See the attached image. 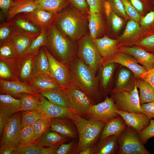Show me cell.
Instances as JSON below:
<instances>
[{"label": "cell", "mask_w": 154, "mask_h": 154, "mask_svg": "<svg viewBox=\"0 0 154 154\" xmlns=\"http://www.w3.org/2000/svg\"><path fill=\"white\" fill-rule=\"evenodd\" d=\"M71 5L58 14L54 25L73 40H79L86 35L88 17Z\"/></svg>", "instance_id": "6da1fadb"}, {"label": "cell", "mask_w": 154, "mask_h": 154, "mask_svg": "<svg viewBox=\"0 0 154 154\" xmlns=\"http://www.w3.org/2000/svg\"><path fill=\"white\" fill-rule=\"evenodd\" d=\"M68 67L71 83L99 103L101 93L95 72L77 57Z\"/></svg>", "instance_id": "7a4b0ae2"}, {"label": "cell", "mask_w": 154, "mask_h": 154, "mask_svg": "<svg viewBox=\"0 0 154 154\" xmlns=\"http://www.w3.org/2000/svg\"><path fill=\"white\" fill-rule=\"evenodd\" d=\"M44 46L57 60L68 65L76 57L77 47L71 39L53 25L47 32Z\"/></svg>", "instance_id": "3957f363"}, {"label": "cell", "mask_w": 154, "mask_h": 154, "mask_svg": "<svg viewBox=\"0 0 154 154\" xmlns=\"http://www.w3.org/2000/svg\"><path fill=\"white\" fill-rule=\"evenodd\" d=\"M72 120L77 127L79 137L75 153L77 154L80 151L97 143L106 123L88 119L77 114Z\"/></svg>", "instance_id": "277c9868"}, {"label": "cell", "mask_w": 154, "mask_h": 154, "mask_svg": "<svg viewBox=\"0 0 154 154\" xmlns=\"http://www.w3.org/2000/svg\"><path fill=\"white\" fill-rule=\"evenodd\" d=\"M141 142L137 131L127 125L119 136L116 154H150Z\"/></svg>", "instance_id": "5b68a950"}, {"label": "cell", "mask_w": 154, "mask_h": 154, "mask_svg": "<svg viewBox=\"0 0 154 154\" xmlns=\"http://www.w3.org/2000/svg\"><path fill=\"white\" fill-rule=\"evenodd\" d=\"M79 40L77 57L96 73L101 65L102 57L93 38L86 35Z\"/></svg>", "instance_id": "8992f818"}, {"label": "cell", "mask_w": 154, "mask_h": 154, "mask_svg": "<svg viewBox=\"0 0 154 154\" xmlns=\"http://www.w3.org/2000/svg\"><path fill=\"white\" fill-rule=\"evenodd\" d=\"M111 92V97L117 110L129 113H142L137 88L135 84L131 91L122 90Z\"/></svg>", "instance_id": "52a82bcc"}, {"label": "cell", "mask_w": 154, "mask_h": 154, "mask_svg": "<svg viewBox=\"0 0 154 154\" xmlns=\"http://www.w3.org/2000/svg\"><path fill=\"white\" fill-rule=\"evenodd\" d=\"M64 90L72 110L75 114L85 118L88 110L96 103L85 92L71 83Z\"/></svg>", "instance_id": "ba28073f"}, {"label": "cell", "mask_w": 154, "mask_h": 154, "mask_svg": "<svg viewBox=\"0 0 154 154\" xmlns=\"http://www.w3.org/2000/svg\"><path fill=\"white\" fill-rule=\"evenodd\" d=\"M117 110L113 98L111 97H106L104 101L92 105L89 108L85 118L106 123L120 116L117 112Z\"/></svg>", "instance_id": "9c48e42d"}, {"label": "cell", "mask_w": 154, "mask_h": 154, "mask_svg": "<svg viewBox=\"0 0 154 154\" xmlns=\"http://www.w3.org/2000/svg\"><path fill=\"white\" fill-rule=\"evenodd\" d=\"M110 63H119L126 67L132 72L135 79L141 78L148 71L144 67L139 65L132 56L118 50L109 56L102 58L101 65L102 66Z\"/></svg>", "instance_id": "30bf717a"}, {"label": "cell", "mask_w": 154, "mask_h": 154, "mask_svg": "<svg viewBox=\"0 0 154 154\" xmlns=\"http://www.w3.org/2000/svg\"><path fill=\"white\" fill-rule=\"evenodd\" d=\"M21 113L19 111L11 117L1 137L0 148L17 146L22 129Z\"/></svg>", "instance_id": "8fae6325"}, {"label": "cell", "mask_w": 154, "mask_h": 154, "mask_svg": "<svg viewBox=\"0 0 154 154\" xmlns=\"http://www.w3.org/2000/svg\"><path fill=\"white\" fill-rule=\"evenodd\" d=\"M8 21L17 34L25 35L34 39L42 33L40 28L24 13L17 14Z\"/></svg>", "instance_id": "7c38bea8"}, {"label": "cell", "mask_w": 154, "mask_h": 154, "mask_svg": "<svg viewBox=\"0 0 154 154\" xmlns=\"http://www.w3.org/2000/svg\"><path fill=\"white\" fill-rule=\"evenodd\" d=\"M47 56L51 75L65 88L70 83L68 65L64 64L56 60L43 46Z\"/></svg>", "instance_id": "4fadbf2b"}, {"label": "cell", "mask_w": 154, "mask_h": 154, "mask_svg": "<svg viewBox=\"0 0 154 154\" xmlns=\"http://www.w3.org/2000/svg\"><path fill=\"white\" fill-rule=\"evenodd\" d=\"M25 93L40 95L26 82L18 80L11 81L0 80V94H8L20 99L21 94Z\"/></svg>", "instance_id": "5bb4252c"}, {"label": "cell", "mask_w": 154, "mask_h": 154, "mask_svg": "<svg viewBox=\"0 0 154 154\" xmlns=\"http://www.w3.org/2000/svg\"><path fill=\"white\" fill-rule=\"evenodd\" d=\"M26 15L40 29L42 32L47 33L54 25L58 14L37 8Z\"/></svg>", "instance_id": "9a60e30c"}, {"label": "cell", "mask_w": 154, "mask_h": 154, "mask_svg": "<svg viewBox=\"0 0 154 154\" xmlns=\"http://www.w3.org/2000/svg\"><path fill=\"white\" fill-rule=\"evenodd\" d=\"M49 130L70 139H75L78 136V130L75 124L71 119L67 118H52Z\"/></svg>", "instance_id": "2e32d148"}, {"label": "cell", "mask_w": 154, "mask_h": 154, "mask_svg": "<svg viewBox=\"0 0 154 154\" xmlns=\"http://www.w3.org/2000/svg\"><path fill=\"white\" fill-rule=\"evenodd\" d=\"M38 93L50 90L63 88L52 76L45 73L38 74L27 83Z\"/></svg>", "instance_id": "e0dca14e"}, {"label": "cell", "mask_w": 154, "mask_h": 154, "mask_svg": "<svg viewBox=\"0 0 154 154\" xmlns=\"http://www.w3.org/2000/svg\"><path fill=\"white\" fill-rule=\"evenodd\" d=\"M40 111L51 118L63 117L72 120L76 114L70 109L54 104L43 96H40Z\"/></svg>", "instance_id": "ac0fdd59"}, {"label": "cell", "mask_w": 154, "mask_h": 154, "mask_svg": "<svg viewBox=\"0 0 154 154\" xmlns=\"http://www.w3.org/2000/svg\"><path fill=\"white\" fill-rule=\"evenodd\" d=\"M118 50L126 53L133 57L148 71L154 68V55L142 48L137 47L121 46Z\"/></svg>", "instance_id": "d6986e66"}, {"label": "cell", "mask_w": 154, "mask_h": 154, "mask_svg": "<svg viewBox=\"0 0 154 154\" xmlns=\"http://www.w3.org/2000/svg\"><path fill=\"white\" fill-rule=\"evenodd\" d=\"M117 112L123 118L126 125L134 129L138 134L150 123L151 119L142 113H129L118 110Z\"/></svg>", "instance_id": "ffe728a7"}, {"label": "cell", "mask_w": 154, "mask_h": 154, "mask_svg": "<svg viewBox=\"0 0 154 154\" xmlns=\"http://www.w3.org/2000/svg\"><path fill=\"white\" fill-rule=\"evenodd\" d=\"M19 60L17 58H0V80H18Z\"/></svg>", "instance_id": "44dd1931"}, {"label": "cell", "mask_w": 154, "mask_h": 154, "mask_svg": "<svg viewBox=\"0 0 154 154\" xmlns=\"http://www.w3.org/2000/svg\"><path fill=\"white\" fill-rule=\"evenodd\" d=\"M38 51L35 53H28L19 59L18 80L19 81L27 83L33 76L35 58Z\"/></svg>", "instance_id": "7402d4cb"}, {"label": "cell", "mask_w": 154, "mask_h": 154, "mask_svg": "<svg viewBox=\"0 0 154 154\" xmlns=\"http://www.w3.org/2000/svg\"><path fill=\"white\" fill-rule=\"evenodd\" d=\"M21 100L7 94H0V113L11 117L20 111Z\"/></svg>", "instance_id": "603a6c76"}, {"label": "cell", "mask_w": 154, "mask_h": 154, "mask_svg": "<svg viewBox=\"0 0 154 154\" xmlns=\"http://www.w3.org/2000/svg\"><path fill=\"white\" fill-rule=\"evenodd\" d=\"M38 93L40 96L45 98L50 102L72 110L71 105L64 88L50 90Z\"/></svg>", "instance_id": "cb8c5ba5"}, {"label": "cell", "mask_w": 154, "mask_h": 154, "mask_svg": "<svg viewBox=\"0 0 154 154\" xmlns=\"http://www.w3.org/2000/svg\"><path fill=\"white\" fill-rule=\"evenodd\" d=\"M37 8L35 0H13L7 14V21L17 14L30 12Z\"/></svg>", "instance_id": "d4e9b609"}, {"label": "cell", "mask_w": 154, "mask_h": 154, "mask_svg": "<svg viewBox=\"0 0 154 154\" xmlns=\"http://www.w3.org/2000/svg\"><path fill=\"white\" fill-rule=\"evenodd\" d=\"M126 126L121 117L113 119L105 123L99 140L113 135H120L125 129Z\"/></svg>", "instance_id": "484cf974"}, {"label": "cell", "mask_w": 154, "mask_h": 154, "mask_svg": "<svg viewBox=\"0 0 154 154\" xmlns=\"http://www.w3.org/2000/svg\"><path fill=\"white\" fill-rule=\"evenodd\" d=\"M120 135H113L99 139L96 144L94 154H116L117 141Z\"/></svg>", "instance_id": "4316f807"}, {"label": "cell", "mask_w": 154, "mask_h": 154, "mask_svg": "<svg viewBox=\"0 0 154 154\" xmlns=\"http://www.w3.org/2000/svg\"><path fill=\"white\" fill-rule=\"evenodd\" d=\"M37 8L58 14L70 4L68 0H35Z\"/></svg>", "instance_id": "83f0119b"}, {"label": "cell", "mask_w": 154, "mask_h": 154, "mask_svg": "<svg viewBox=\"0 0 154 154\" xmlns=\"http://www.w3.org/2000/svg\"><path fill=\"white\" fill-rule=\"evenodd\" d=\"M93 39L102 58L109 56L118 50L117 40L107 36Z\"/></svg>", "instance_id": "f1b7e54d"}, {"label": "cell", "mask_w": 154, "mask_h": 154, "mask_svg": "<svg viewBox=\"0 0 154 154\" xmlns=\"http://www.w3.org/2000/svg\"><path fill=\"white\" fill-rule=\"evenodd\" d=\"M33 38L20 34L15 35L10 41L15 50L17 58L19 59L28 53L30 43Z\"/></svg>", "instance_id": "f546056e"}, {"label": "cell", "mask_w": 154, "mask_h": 154, "mask_svg": "<svg viewBox=\"0 0 154 154\" xmlns=\"http://www.w3.org/2000/svg\"><path fill=\"white\" fill-rule=\"evenodd\" d=\"M134 84L139 89L140 105L154 101V89L141 78L136 79Z\"/></svg>", "instance_id": "4dcf8cb0"}, {"label": "cell", "mask_w": 154, "mask_h": 154, "mask_svg": "<svg viewBox=\"0 0 154 154\" xmlns=\"http://www.w3.org/2000/svg\"><path fill=\"white\" fill-rule=\"evenodd\" d=\"M40 95L28 93H22L20 111H40Z\"/></svg>", "instance_id": "1f68e13d"}, {"label": "cell", "mask_w": 154, "mask_h": 154, "mask_svg": "<svg viewBox=\"0 0 154 154\" xmlns=\"http://www.w3.org/2000/svg\"><path fill=\"white\" fill-rule=\"evenodd\" d=\"M70 139L49 129L43 134L39 141L43 147H50L65 143Z\"/></svg>", "instance_id": "d6a6232c"}, {"label": "cell", "mask_w": 154, "mask_h": 154, "mask_svg": "<svg viewBox=\"0 0 154 154\" xmlns=\"http://www.w3.org/2000/svg\"><path fill=\"white\" fill-rule=\"evenodd\" d=\"M40 73L46 74L51 75L48 60L43 46L40 48L36 55L33 76Z\"/></svg>", "instance_id": "836d02e7"}, {"label": "cell", "mask_w": 154, "mask_h": 154, "mask_svg": "<svg viewBox=\"0 0 154 154\" xmlns=\"http://www.w3.org/2000/svg\"><path fill=\"white\" fill-rule=\"evenodd\" d=\"M88 28L91 37L93 39L98 38L103 28L102 18L100 13H89Z\"/></svg>", "instance_id": "e575fe53"}, {"label": "cell", "mask_w": 154, "mask_h": 154, "mask_svg": "<svg viewBox=\"0 0 154 154\" xmlns=\"http://www.w3.org/2000/svg\"><path fill=\"white\" fill-rule=\"evenodd\" d=\"M52 119V118L45 115L31 125L34 132L35 141H39L43 134L49 129Z\"/></svg>", "instance_id": "d590c367"}, {"label": "cell", "mask_w": 154, "mask_h": 154, "mask_svg": "<svg viewBox=\"0 0 154 154\" xmlns=\"http://www.w3.org/2000/svg\"><path fill=\"white\" fill-rule=\"evenodd\" d=\"M45 115L40 111H21V122L22 128L26 126H31L35 122Z\"/></svg>", "instance_id": "8d00e7d4"}, {"label": "cell", "mask_w": 154, "mask_h": 154, "mask_svg": "<svg viewBox=\"0 0 154 154\" xmlns=\"http://www.w3.org/2000/svg\"><path fill=\"white\" fill-rule=\"evenodd\" d=\"M116 66L115 63H110L102 66L101 73V86L103 92H107V87Z\"/></svg>", "instance_id": "74e56055"}, {"label": "cell", "mask_w": 154, "mask_h": 154, "mask_svg": "<svg viewBox=\"0 0 154 154\" xmlns=\"http://www.w3.org/2000/svg\"><path fill=\"white\" fill-rule=\"evenodd\" d=\"M131 72L129 70L122 68L119 71L114 88L111 90L116 91L122 90L129 91L127 86L130 79Z\"/></svg>", "instance_id": "f35d334b"}, {"label": "cell", "mask_w": 154, "mask_h": 154, "mask_svg": "<svg viewBox=\"0 0 154 154\" xmlns=\"http://www.w3.org/2000/svg\"><path fill=\"white\" fill-rule=\"evenodd\" d=\"M17 34L13 26L9 21L4 22L0 25V43L11 40Z\"/></svg>", "instance_id": "ab89813d"}, {"label": "cell", "mask_w": 154, "mask_h": 154, "mask_svg": "<svg viewBox=\"0 0 154 154\" xmlns=\"http://www.w3.org/2000/svg\"><path fill=\"white\" fill-rule=\"evenodd\" d=\"M17 147V154H39L40 151L43 147L39 141Z\"/></svg>", "instance_id": "60d3db41"}, {"label": "cell", "mask_w": 154, "mask_h": 154, "mask_svg": "<svg viewBox=\"0 0 154 154\" xmlns=\"http://www.w3.org/2000/svg\"><path fill=\"white\" fill-rule=\"evenodd\" d=\"M35 136L34 132L31 126H26L22 128L17 146L35 141Z\"/></svg>", "instance_id": "b9f144b4"}, {"label": "cell", "mask_w": 154, "mask_h": 154, "mask_svg": "<svg viewBox=\"0 0 154 154\" xmlns=\"http://www.w3.org/2000/svg\"><path fill=\"white\" fill-rule=\"evenodd\" d=\"M47 38V33L42 32L38 36L33 39L30 43L28 53L36 52L40 47L45 46Z\"/></svg>", "instance_id": "7bdbcfd3"}, {"label": "cell", "mask_w": 154, "mask_h": 154, "mask_svg": "<svg viewBox=\"0 0 154 154\" xmlns=\"http://www.w3.org/2000/svg\"><path fill=\"white\" fill-rule=\"evenodd\" d=\"M0 58H17L15 50L10 41L0 43Z\"/></svg>", "instance_id": "ee69618b"}, {"label": "cell", "mask_w": 154, "mask_h": 154, "mask_svg": "<svg viewBox=\"0 0 154 154\" xmlns=\"http://www.w3.org/2000/svg\"><path fill=\"white\" fill-rule=\"evenodd\" d=\"M138 136L141 142L144 145L150 138L154 137V119H151L149 124L138 133Z\"/></svg>", "instance_id": "f6af8a7d"}, {"label": "cell", "mask_w": 154, "mask_h": 154, "mask_svg": "<svg viewBox=\"0 0 154 154\" xmlns=\"http://www.w3.org/2000/svg\"><path fill=\"white\" fill-rule=\"evenodd\" d=\"M78 143L74 140L67 143H62L59 146L54 154H75Z\"/></svg>", "instance_id": "bcb514c9"}, {"label": "cell", "mask_w": 154, "mask_h": 154, "mask_svg": "<svg viewBox=\"0 0 154 154\" xmlns=\"http://www.w3.org/2000/svg\"><path fill=\"white\" fill-rule=\"evenodd\" d=\"M140 27L139 23L134 20L129 21L127 23L125 30L120 37L121 39H124L139 32Z\"/></svg>", "instance_id": "7dc6e473"}, {"label": "cell", "mask_w": 154, "mask_h": 154, "mask_svg": "<svg viewBox=\"0 0 154 154\" xmlns=\"http://www.w3.org/2000/svg\"><path fill=\"white\" fill-rule=\"evenodd\" d=\"M137 44L154 55V34L147 36L138 42Z\"/></svg>", "instance_id": "c3c4849f"}, {"label": "cell", "mask_w": 154, "mask_h": 154, "mask_svg": "<svg viewBox=\"0 0 154 154\" xmlns=\"http://www.w3.org/2000/svg\"><path fill=\"white\" fill-rule=\"evenodd\" d=\"M107 16L110 21L113 31L115 32L119 31L123 24V20L114 13L112 9Z\"/></svg>", "instance_id": "681fc988"}, {"label": "cell", "mask_w": 154, "mask_h": 154, "mask_svg": "<svg viewBox=\"0 0 154 154\" xmlns=\"http://www.w3.org/2000/svg\"><path fill=\"white\" fill-rule=\"evenodd\" d=\"M122 2L125 10L128 15L133 20L137 22L139 21L141 17L138 11L128 0H121Z\"/></svg>", "instance_id": "f907efd6"}, {"label": "cell", "mask_w": 154, "mask_h": 154, "mask_svg": "<svg viewBox=\"0 0 154 154\" xmlns=\"http://www.w3.org/2000/svg\"><path fill=\"white\" fill-rule=\"evenodd\" d=\"M89 7V13H100L105 0H86Z\"/></svg>", "instance_id": "816d5d0a"}, {"label": "cell", "mask_w": 154, "mask_h": 154, "mask_svg": "<svg viewBox=\"0 0 154 154\" xmlns=\"http://www.w3.org/2000/svg\"><path fill=\"white\" fill-rule=\"evenodd\" d=\"M141 24L145 27L151 28L154 31V9L141 19Z\"/></svg>", "instance_id": "f5cc1de1"}, {"label": "cell", "mask_w": 154, "mask_h": 154, "mask_svg": "<svg viewBox=\"0 0 154 154\" xmlns=\"http://www.w3.org/2000/svg\"><path fill=\"white\" fill-rule=\"evenodd\" d=\"M70 3L82 13H88L89 7L86 0H68Z\"/></svg>", "instance_id": "db71d44e"}, {"label": "cell", "mask_w": 154, "mask_h": 154, "mask_svg": "<svg viewBox=\"0 0 154 154\" xmlns=\"http://www.w3.org/2000/svg\"><path fill=\"white\" fill-rule=\"evenodd\" d=\"M142 113L150 119H154V101L141 105Z\"/></svg>", "instance_id": "11a10c76"}, {"label": "cell", "mask_w": 154, "mask_h": 154, "mask_svg": "<svg viewBox=\"0 0 154 154\" xmlns=\"http://www.w3.org/2000/svg\"><path fill=\"white\" fill-rule=\"evenodd\" d=\"M111 7H114L125 18L128 19V16L126 13L124 5L121 0H108Z\"/></svg>", "instance_id": "9f6ffc18"}, {"label": "cell", "mask_w": 154, "mask_h": 154, "mask_svg": "<svg viewBox=\"0 0 154 154\" xmlns=\"http://www.w3.org/2000/svg\"><path fill=\"white\" fill-rule=\"evenodd\" d=\"M147 82L154 89V70L147 71L141 77Z\"/></svg>", "instance_id": "6f0895ef"}, {"label": "cell", "mask_w": 154, "mask_h": 154, "mask_svg": "<svg viewBox=\"0 0 154 154\" xmlns=\"http://www.w3.org/2000/svg\"><path fill=\"white\" fill-rule=\"evenodd\" d=\"M11 117L0 113V136L1 137L5 126Z\"/></svg>", "instance_id": "680465c9"}, {"label": "cell", "mask_w": 154, "mask_h": 154, "mask_svg": "<svg viewBox=\"0 0 154 154\" xmlns=\"http://www.w3.org/2000/svg\"><path fill=\"white\" fill-rule=\"evenodd\" d=\"M13 2V0H0V8L1 11L7 14Z\"/></svg>", "instance_id": "91938a15"}, {"label": "cell", "mask_w": 154, "mask_h": 154, "mask_svg": "<svg viewBox=\"0 0 154 154\" xmlns=\"http://www.w3.org/2000/svg\"><path fill=\"white\" fill-rule=\"evenodd\" d=\"M60 145L59 144L52 147H43L40 151L39 154H54Z\"/></svg>", "instance_id": "94428289"}, {"label": "cell", "mask_w": 154, "mask_h": 154, "mask_svg": "<svg viewBox=\"0 0 154 154\" xmlns=\"http://www.w3.org/2000/svg\"><path fill=\"white\" fill-rule=\"evenodd\" d=\"M17 147H1L0 154H17Z\"/></svg>", "instance_id": "6125c7cd"}, {"label": "cell", "mask_w": 154, "mask_h": 154, "mask_svg": "<svg viewBox=\"0 0 154 154\" xmlns=\"http://www.w3.org/2000/svg\"><path fill=\"white\" fill-rule=\"evenodd\" d=\"M138 12H142L144 10V6L139 0H128Z\"/></svg>", "instance_id": "be15d7a7"}, {"label": "cell", "mask_w": 154, "mask_h": 154, "mask_svg": "<svg viewBox=\"0 0 154 154\" xmlns=\"http://www.w3.org/2000/svg\"><path fill=\"white\" fill-rule=\"evenodd\" d=\"M96 147V144L90 146L80 151L78 154H94Z\"/></svg>", "instance_id": "e7e4bbea"}, {"label": "cell", "mask_w": 154, "mask_h": 154, "mask_svg": "<svg viewBox=\"0 0 154 154\" xmlns=\"http://www.w3.org/2000/svg\"><path fill=\"white\" fill-rule=\"evenodd\" d=\"M152 70H154V68H153V69Z\"/></svg>", "instance_id": "03108f58"}]
</instances>
